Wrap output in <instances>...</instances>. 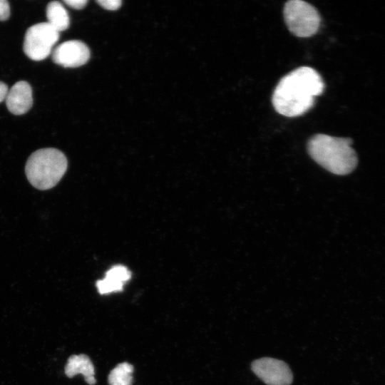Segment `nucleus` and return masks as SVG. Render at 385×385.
Segmentation results:
<instances>
[{
    "label": "nucleus",
    "instance_id": "3",
    "mask_svg": "<svg viewBox=\"0 0 385 385\" xmlns=\"http://www.w3.org/2000/svg\"><path fill=\"white\" fill-rule=\"evenodd\" d=\"M67 166L66 157L61 151L53 148H41L29 156L25 172L34 187L48 190L59 182Z\"/></svg>",
    "mask_w": 385,
    "mask_h": 385
},
{
    "label": "nucleus",
    "instance_id": "7",
    "mask_svg": "<svg viewBox=\"0 0 385 385\" xmlns=\"http://www.w3.org/2000/svg\"><path fill=\"white\" fill-rule=\"evenodd\" d=\"M90 58V50L82 41L71 40L56 47L52 53V60L66 68H76L84 65Z\"/></svg>",
    "mask_w": 385,
    "mask_h": 385
},
{
    "label": "nucleus",
    "instance_id": "2",
    "mask_svg": "<svg viewBox=\"0 0 385 385\" xmlns=\"http://www.w3.org/2000/svg\"><path fill=\"white\" fill-rule=\"evenodd\" d=\"M352 143L350 138L316 134L308 140L307 151L310 157L327 170L344 175L351 173L358 163Z\"/></svg>",
    "mask_w": 385,
    "mask_h": 385
},
{
    "label": "nucleus",
    "instance_id": "1",
    "mask_svg": "<svg viewBox=\"0 0 385 385\" xmlns=\"http://www.w3.org/2000/svg\"><path fill=\"white\" fill-rule=\"evenodd\" d=\"M324 89V83L314 68L302 66L282 77L276 86L272 103L275 111L287 117L303 115L314 104L316 96Z\"/></svg>",
    "mask_w": 385,
    "mask_h": 385
},
{
    "label": "nucleus",
    "instance_id": "5",
    "mask_svg": "<svg viewBox=\"0 0 385 385\" xmlns=\"http://www.w3.org/2000/svg\"><path fill=\"white\" fill-rule=\"evenodd\" d=\"M59 38V32L48 22H41L29 27L24 36L23 49L34 61H42L51 53Z\"/></svg>",
    "mask_w": 385,
    "mask_h": 385
},
{
    "label": "nucleus",
    "instance_id": "11",
    "mask_svg": "<svg viewBox=\"0 0 385 385\" xmlns=\"http://www.w3.org/2000/svg\"><path fill=\"white\" fill-rule=\"evenodd\" d=\"M46 17L48 23L58 32L67 29L69 26V16L59 1H53L48 4Z\"/></svg>",
    "mask_w": 385,
    "mask_h": 385
},
{
    "label": "nucleus",
    "instance_id": "12",
    "mask_svg": "<svg viewBox=\"0 0 385 385\" xmlns=\"http://www.w3.org/2000/svg\"><path fill=\"white\" fill-rule=\"evenodd\" d=\"M133 366L128 362L118 364L108 378L109 385H132Z\"/></svg>",
    "mask_w": 385,
    "mask_h": 385
},
{
    "label": "nucleus",
    "instance_id": "8",
    "mask_svg": "<svg viewBox=\"0 0 385 385\" xmlns=\"http://www.w3.org/2000/svg\"><path fill=\"white\" fill-rule=\"evenodd\" d=\"M8 110L14 115H22L28 112L33 105L32 88L25 81H20L8 91L6 97Z\"/></svg>",
    "mask_w": 385,
    "mask_h": 385
},
{
    "label": "nucleus",
    "instance_id": "16",
    "mask_svg": "<svg viewBox=\"0 0 385 385\" xmlns=\"http://www.w3.org/2000/svg\"><path fill=\"white\" fill-rule=\"evenodd\" d=\"M8 93V86L4 82L0 81V103L6 99Z\"/></svg>",
    "mask_w": 385,
    "mask_h": 385
},
{
    "label": "nucleus",
    "instance_id": "9",
    "mask_svg": "<svg viewBox=\"0 0 385 385\" xmlns=\"http://www.w3.org/2000/svg\"><path fill=\"white\" fill-rule=\"evenodd\" d=\"M130 277L131 273L126 267L119 265L113 266L107 271L103 279L96 282L98 291L101 294L120 292Z\"/></svg>",
    "mask_w": 385,
    "mask_h": 385
},
{
    "label": "nucleus",
    "instance_id": "13",
    "mask_svg": "<svg viewBox=\"0 0 385 385\" xmlns=\"http://www.w3.org/2000/svg\"><path fill=\"white\" fill-rule=\"evenodd\" d=\"M97 3L103 9L111 11L117 10L121 6L120 0H99Z\"/></svg>",
    "mask_w": 385,
    "mask_h": 385
},
{
    "label": "nucleus",
    "instance_id": "15",
    "mask_svg": "<svg viewBox=\"0 0 385 385\" xmlns=\"http://www.w3.org/2000/svg\"><path fill=\"white\" fill-rule=\"evenodd\" d=\"M70 7L75 9H81L87 4L88 1L86 0H65L63 1Z\"/></svg>",
    "mask_w": 385,
    "mask_h": 385
},
{
    "label": "nucleus",
    "instance_id": "6",
    "mask_svg": "<svg viewBox=\"0 0 385 385\" xmlns=\"http://www.w3.org/2000/svg\"><path fill=\"white\" fill-rule=\"evenodd\" d=\"M252 371L267 385H290L293 375L283 361L270 357L255 360L251 364Z\"/></svg>",
    "mask_w": 385,
    "mask_h": 385
},
{
    "label": "nucleus",
    "instance_id": "4",
    "mask_svg": "<svg viewBox=\"0 0 385 385\" xmlns=\"http://www.w3.org/2000/svg\"><path fill=\"white\" fill-rule=\"evenodd\" d=\"M285 24L291 33L298 37H309L319 30L321 17L310 4L301 0H290L283 10Z\"/></svg>",
    "mask_w": 385,
    "mask_h": 385
},
{
    "label": "nucleus",
    "instance_id": "14",
    "mask_svg": "<svg viewBox=\"0 0 385 385\" xmlns=\"http://www.w3.org/2000/svg\"><path fill=\"white\" fill-rule=\"evenodd\" d=\"M10 16L9 4L6 0H0V21H6Z\"/></svg>",
    "mask_w": 385,
    "mask_h": 385
},
{
    "label": "nucleus",
    "instance_id": "10",
    "mask_svg": "<svg viewBox=\"0 0 385 385\" xmlns=\"http://www.w3.org/2000/svg\"><path fill=\"white\" fill-rule=\"evenodd\" d=\"M65 374L69 378L80 374L83 376L89 385H94L96 383L93 364L86 354L71 355L65 366Z\"/></svg>",
    "mask_w": 385,
    "mask_h": 385
}]
</instances>
